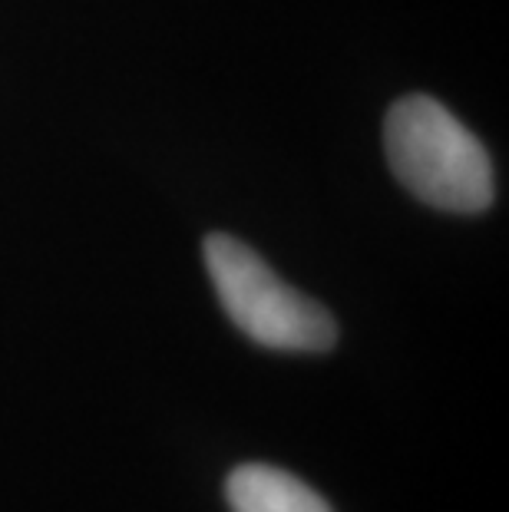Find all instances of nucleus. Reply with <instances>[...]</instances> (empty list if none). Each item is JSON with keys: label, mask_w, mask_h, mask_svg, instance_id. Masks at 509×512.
Wrapping results in <instances>:
<instances>
[{"label": "nucleus", "mask_w": 509, "mask_h": 512, "mask_svg": "<svg viewBox=\"0 0 509 512\" xmlns=\"http://www.w3.org/2000/svg\"><path fill=\"white\" fill-rule=\"evenodd\" d=\"M225 503L232 512H334L305 479L272 463H242L225 479Z\"/></svg>", "instance_id": "7ed1b4c3"}, {"label": "nucleus", "mask_w": 509, "mask_h": 512, "mask_svg": "<svg viewBox=\"0 0 509 512\" xmlns=\"http://www.w3.org/2000/svg\"><path fill=\"white\" fill-rule=\"evenodd\" d=\"M384 152L400 185L430 209L453 215L490 209L496 192L490 152L433 96H400L387 110Z\"/></svg>", "instance_id": "f257e3e1"}, {"label": "nucleus", "mask_w": 509, "mask_h": 512, "mask_svg": "<svg viewBox=\"0 0 509 512\" xmlns=\"http://www.w3.org/2000/svg\"><path fill=\"white\" fill-rule=\"evenodd\" d=\"M202 258L222 311L248 341L285 354H324L338 344L334 314L278 278L272 265L235 235L212 232L202 242Z\"/></svg>", "instance_id": "f03ea898"}]
</instances>
